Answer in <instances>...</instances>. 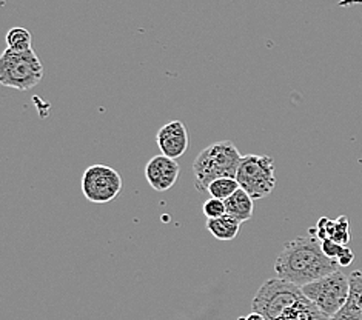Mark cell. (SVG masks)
<instances>
[{
    "label": "cell",
    "mask_w": 362,
    "mask_h": 320,
    "mask_svg": "<svg viewBox=\"0 0 362 320\" xmlns=\"http://www.w3.org/2000/svg\"><path fill=\"white\" fill-rule=\"evenodd\" d=\"M339 270V263L324 254L321 240L313 235L287 242L274 262L276 278L300 288Z\"/></svg>",
    "instance_id": "6da1fadb"
},
{
    "label": "cell",
    "mask_w": 362,
    "mask_h": 320,
    "mask_svg": "<svg viewBox=\"0 0 362 320\" xmlns=\"http://www.w3.org/2000/svg\"><path fill=\"white\" fill-rule=\"evenodd\" d=\"M243 155L231 141H221L206 146L193 163L194 186L197 191H209L211 182L233 177L236 179Z\"/></svg>",
    "instance_id": "7a4b0ae2"
},
{
    "label": "cell",
    "mask_w": 362,
    "mask_h": 320,
    "mask_svg": "<svg viewBox=\"0 0 362 320\" xmlns=\"http://www.w3.org/2000/svg\"><path fill=\"white\" fill-rule=\"evenodd\" d=\"M44 79V65L40 59L28 51H14L6 48L0 57V82L8 88L28 91Z\"/></svg>",
    "instance_id": "3957f363"
},
{
    "label": "cell",
    "mask_w": 362,
    "mask_h": 320,
    "mask_svg": "<svg viewBox=\"0 0 362 320\" xmlns=\"http://www.w3.org/2000/svg\"><path fill=\"white\" fill-rule=\"evenodd\" d=\"M304 297L303 288L282 279H270L257 290L252 302L255 313H259L265 320H274L282 316L288 308Z\"/></svg>",
    "instance_id": "277c9868"
},
{
    "label": "cell",
    "mask_w": 362,
    "mask_h": 320,
    "mask_svg": "<svg viewBox=\"0 0 362 320\" xmlns=\"http://www.w3.org/2000/svg\"><path fill=\"white\" fill-rule=\"evenodd\" d=\"M349 291V278L341 270L303 287L304 296L332 319L346 305Z\"/></svg>",
    "instance_id": "5b68a950"
},
{
    "label": "cell",
    "mask_w": 362,
    "mask_h": 320,
    "mask_svg": "<svg viewBox=\"0 0 362 320\" xmlns=\"http://www.w3.org/2000/svg\"><path fill=\"white\" fill-rule=\"evenodd\" d=\"M236 180L239 186L253 198L267 197L276 186L274 160L270 155H243Z\"/></svg>",
    "instance_id": "8992f818"
},
{
    "label": "cell",
    "mask_w": 362,
    "mask_h": 320,
    "mask_svg": "<svg viewBox=\"0 0 362 320\" xmlns=\"http://www.w3.org/2000/svg\"><path fill=\"white\" fill-rule=\"evenodd\" d=\"M124 188L119 172L107 165H91L82 176V193L93 203L113 202Z\"/></svg>",
    "instance_id": "52a82bcc"
},
{
    "label": "cell",
    "mask_w": 362,
    "mask_h": 320,
    "mask_svg": "<svg viewBox=\"0 0 362 320\" xmlns=\"http://www.w3.org/2000/svg\"><path fill=\"white\" fill-rule=\"evenodd\" d=\"M180 172L179 163L175 159L159 154L148 160L145 167V179L154 191H168L175 186Z\"/></svg>",
    "instance_id": "ba28073f"
},
{
    "label": "cell",
    "mask_w": 362,
    "mask_h": 320,
    "mask_svg": "<svg viewBox=\"0 0 362 320\" xmlns=\"http://www.w3.org/2000/svg\"><path fill=\"white\" fill-rule=\"evenodd\" d=\"M160 154L170 159H179L188 150V131L184 122L171 120L163 125L156 136Z\"/></svg>",
    "instance_id": "9c48e42d"
},
{
    "label": "cell",
    "mask_w": 362,
    "mask_h": 320,
    "mask_svg": "<svg viewBox=\"0 0 362 320\" xmlns=\"http://www.w3.org/2000/svg\"><path fill=\"white\" fill-rule=\"evenodd\" d=\"M308 235L316 236L319 240L332 239L341 245H347L350 242V220L347 215H341L336 220L322 218L317 220V227L308 230Z\"/></svg>",
    "instance_id": "30bf717a"
},
{
    "label": "cell",
    "mask_w": 362,
    "mask_h": 320,
    "mask_svg": "<svg viewBox=\"0 0 362 320\" xmlns=\"http://www.w3.org/2000/svg\"><path fill=\"white\" fill-rule=\"evenodd\" d=\"M350 291L346 305L336 314L334 320H362V268L349 275Z\"/></svg>",
    "instance_id": "8fae6325"
},
{
    "label": "cell",
    "mask_w": 362,
    "mask_h": 320,
    "mask_svg": "<svg viewBox=\"0 0 362 320\" xmlns=\"http://www.w3.org/2000/svg\"><path fill=\"white\" fill-rule=\"evenodd\" d=\"M227 206V214L235 218L239 223L248 222L253 218L255 205H253V197L250 196L243 188H239L238 191L230 196L226 201Z\"/></svg>",
    "instance_id": "7c38bea8"
},
{
    "label": "cell",
    "mask_w": 362,
    "mask_h": 320,
    "mask_svg": "<svg viewBox=\"0 0 362 320\" xmlns=\"http://www.w3.org/2000/svg\"><path fill=\"white\" fill-rule=\"evenodd\" d=\"M274 320H332V317L324 314L312 300L304 296L298 304L288 308L286 313Z\"/></svg>",
    "instance_id": "4fadbf2b"
},
{
    "label": "cell",
    "mask_w": 362,
    "mask_h": 320,
    "mask_svg": "<svg viewBox=\"0 0 362 320\" xmlns=\"http://www.w3.org/2000/svg\"><path fill=\"white\" fill-rule=\"evenodd\" d=\"M239 228H240V223L228 214L222 215L219 219L206 220V230L210 231V235L214 239L222 240V242L235 240L239 235Z\"/></svg>",
    "instance_id": "5bb4252c"
},
{
    "label": "cell",
    "mask_w": 362,
    "mask_h": 320,
    "mask_svg": "<svg viewBox=\"0 0 362 320\" xmlns=\"http://www.w3.org/2000/svg\"><path fill=\"white\" fill-rule=\"evenodd\" d=\"M321 248L324 254L332 259V261L338 262L339 266H349L351 265L353 259H355V254H353V251L347 245H341L332 239L321 240Z\"/></svg>",
    "instance_id": "9a60e30c"
},
{
    "label": "cell",
    "mask_w": 362,
    "mask_h": 320,
    "mask_svg": "<svg viewBox=\"0 0 362 320\" xmlns=\"http://www.w3.org/2000/svg\"><path fill=\"white\" fill-rule=\"evenodd\" d=\"M239 188L240 186H239L236 179L223 177V179H218V180L211 182L209 186V193L211 197L219 198V201H227V198L235 194Z\"/></svg>",
    "instance_id": "2e32d148"
},
{
    "label": "cell",
    "mask_w": 362,
    "mask_h": 320,
    "mask_svg": "<svg viewBox=\"0 0 362 320\" xmlns=\"http://www.w3.org/2000/svg\"><path fill=\"white\" fill-rule=\"evenodd\" d=\"M6 45L14 51H28L33 49V39L28 30L16 27L11 28L6 34Z\"/></svg>",
    "instance_id": "e0dca14e"
},
{
    "label": "cell",
    "mask_w": 362,
    "mask_h": 320,
    "mask_svg": "<svg viewBox=\"0 0 362 320\" xmlns=\"http://www.w3.org/2000/svg\"><path fill=\"white\" fill-rule=\"evenodd\" d=\"M204 215L206 218V220L211 219H219L222 215L227 214V206H226V201H219V198L210 197L209 201L204 203Z\"/></svg>",
    "instance_id": "ac0fdd59"
},
{
    "label": "cell",
    "mask_w": 362,
    "mask_h": 320,
    "mask_svg": "<svg viewBox=\"0 0 362 320\" xmlns=\"http://www.w3.org/2000/svg\"><path fill=\"white\" fill-rule=\"evenodd\" d=\"M245 320H265V317L262 314H259V313H255V311H253L252 314H248L245 317Z\"/></svg>",
    "instance_id": "d6986e66"
},
{
    "label": "cell",
    "mask_w": 362,
    "mask_h": 320,
    "mask_svg": "<svg viewBox=\"0 0 362 320\" xmlns=\"http://www.w3.org/2000/svg\"><path fill=\"white\" fill-rule=\"evenodd\" d=\"M332 320H334V319H332Z\"/></svg>",
    "instance_id": "ffe728a7"
}]
</instances>
